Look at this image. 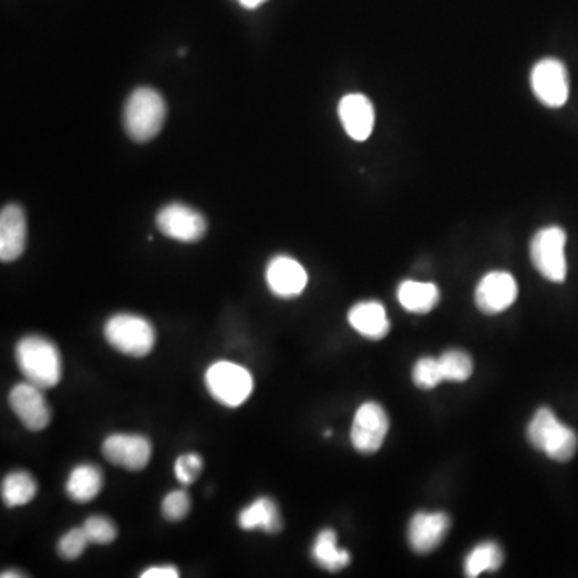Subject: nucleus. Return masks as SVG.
Masks as SVG:
<instances>
[{
	"label": "nucleus",
	"mask_w": 578,
	"mask_h": 578,
	"mask_svg": "<svg viewBox=\"0 0 578 578\" xmlns=\"http://www.w3.org/2000/svg\"><path fill=\"white\" fill-rule=\"evenodd\" d=\"M10 577H25V575L20 574V572H18V574H12V572H4V574H2V578H10Z\"/></svg>",
	"instance_id": "2f4dec72"
},
{
	"label": "nucleus",
	"mask_w": 578,
	"mask_h": 578,
	"mask_svg": "<svg viewBox=\"0 0 578 578\" xmlns=\"http://www.w3.org/2000/svg\"><path fill=\"white\" fill-rule=\"evenodd\" d=\"M209 394L225 407L237 408L253 392V376L237 363L217 362L206 371Z\"/></svg>",
	"instance_id": "423d86ee"
},
{
	"label": "nucleus",
	"mask_w": 578,
	"mask_h": 578,
	"mask_svg": "<svg viewBox=\"0 0 578 578\" xmlns=\"http://www.w3.org/2000/svg\"><path fill=\"white\" fill-rule=\"evenodd\" d=\"M238 524L243 530L259 529L267 534H278L281 530L280 509L272 498H257L253 505L238 514Z\"/></svg>",
	"instance_id": "a211bd4d"
},
{
	"label": "nucleus",
	"mask_w": 578,
	"mask_h": 578,
	"mask_svg": "<svg viewBox=\"0 0 578 578\" xmlns=\"http://www.w3.org/2000/svg\"><path fill=\"white\" fill-rule=\"evenodd\" d=\"M397 298L403 309L412 314H428L439 304L440 291L434 283L407 280L400 283Z\"/></svg>",
	"instance_id": "6ab92c4d"
},
{
	"label": "nucleus",
	"mask_w": 578,
	"mask_h": 578,
	"mask_svg": "<svg viewBox=\"0 0 578 578\" xmlns=\"http://www.w3.org/2000/svg\"><path fill=\"white\" fill-rule=\"evenodd\" d=\"M166 103L163 95L150 87H140L127 98L124 106V127L135 142L155 139L163 129Z\"/></svg>",
	"instance_id": "7ed1b4c3"
},
{
	"label": "nucleus",
	"mask_w": 578,
	"mask_h": 578,
	"mask_svg": "<svg viewBox=\"0 0 578 578\" xmlns=\"http://www.w3.org/2000/svg\"><path fill=\"white\" fill-rule=\"evenodd\" d=\"M527 439L532 447L559 463L572 460L578 448L574 429L562 424L550 408H540L535 413L527 426Z\"/></svg>",
	"instance_id": "f03ea898"
},
{
	"label": "nucleus",
	"mask_w": 578,
	"mask_h": 578,
	"mask_svg": "<svg viewBox=\"0 0 578 578\" xmlns=\"http://www.w3.org/2000/svg\"><path fill=\"white\" fill-rule=\"evenodd\" d=\"M103 487V474L94 465H79L71 471L66 492L71 500L78 503H89L97 497Z\"/></svg>",
	"instance_id": "aec40b11"
},
{
	"label": "nucleus",
	"mask_w": 578,
	"mask_h": 578,
	"mask_svg": "<svg viewBox=\"0 0 578 578\" xmlns=\"http://www.w3.org/2000/svg\"><path fill=\"white\" fill-rule=\"evenodd\" d=\"M312 558L318 566L328 572H338L351 562V554L349 551L339 550L336 532L331 529L322 530L315 538Z\"/></svg>",
	"instance_id": "412c9836"
},
{
	"label": "nucleus",
	"mask_w": 578,
	"mask_h": 578,
	"mask_svg": "<svg viewBox=\"0 0 578 578\" xmlns=\"http://www.w3.org/2000/svg\"><path fill=\"white\" fill-rule=\"evenodd\" d=\"M413 381H415L416 386L426 389V391L434 389L442 381H445L439 359L423 357V359L418 360L415 368H413Z\"/></svg>",
	"instance_id": "393cba45"
},
{
	"label": "nucleus",
	"mask_w": 578,
	"mask_h": 578,
	"mask_svg": "<svg viewBox=\"0 0 578 578\" xmlns=\"http://www.w3.org/2000/svg\"><path fill=\"white\" fill-rule=\"evenodd\" d=\"M201 469H203V458L196 453H188L177 458L174 473L180 484L190 485L200 477Z\"/></svg>",
	"instance_id": "c85d7f7f"
},
{
	"label": "nucleus",
	"mask_w": 578,
	"mask_h": 578,
	"mask_svg": "<svg viewBox=\"0 0 578 578\" xmlns=\"http://www.w3.org/2000/svg\"><path fill=\"white\" fill-rule=\"evenodd\" d=\"M530 86L535 97L548 108L566 105L570 94L567 68L558 58H543L532 68Z\"/></svg>",
	"instance_id": "0eeeda50"
},
{
	"label": "nucleus",
	"mask_w": 578,
	"mask_h": 578,
	"mask_svg": "<svg viewBox=\"0 0 578 578\" xmlns=\"http://www.w3.org/2000/svg\"><path fill=\"white\" fill-rule=\"evenodd\" d=\"M105 338L121 354L145 357L155 347L156 333L147 318L118 314L106 322Z\"/></svg>",
	"instance_id": "20e7f679"
},
{
	"label": "nucleus",
	"mask_w": 578,
	"mask_h": 578,
	"mask_svg": "<svg viewBox=\"0 0 578 578\" xmlns=\"http://www.w3.org/2000/svg\"><path fill=\"white\" fill-rule=\"evenodd\" d=\"M28 238V224L23 209L9 204L0 214V259L2 262L17 261L23 254Z\"/></svg>",
	"instance_id": "dca6fc26"
},
{
	"label": "nucleus",
	"mask_w": 578,
	"mask_h": 578,
	"mask_svg": "<svg viewBox=\"0 0 578 578\" xmlns=\"http://www.w3.org/2000/svg\"><path fill=\"white\" fill-rule=\"evenodd\" d=\"M17 363L26 381L41 389L57 386L62 379V355L44 336H26L17 346Z\"/></svg>",
	"instance_id": "f257e3e1"
},
{
	"label": "nucleus",
	"mask_w": 578,
	"mask_h": 578,
	"mask_svg": "<svg viewBox=\"0 0 578 578\" xmlns=\"http://www.w3.org/2000/svg\"><path fill=\"white\" fill-rule=\"evenodd\" d=\"M265 278L270 291L285 299L296 298L307 286L306 269L289 256L273 257L267 265Z\"/></svg>",
	"instance_id": "4468645a"
},
{
	"label": "nucleus",
	"mask_w": 578,
	"mask_h": 578,
	"mask_svg": "<svg viewBox=\"0 0 578 578\" xmlns=\"http://www.w3.org/2000/svg\"><path fill=\"white\" fill-rule=\"evenodd\" d=\"M439 363L445 381L463 383L473 375V359L466 352L458 351V349L444 352L440 355Z\"/></svg>",
	"instance_id": "b1692460"
},
{
	"label": "nucleus",
	"mask_w": 578,
	"mask_h": 578,
	"mask_svg": "<svg viewBox=\"0 0 578 578\" xmlns=\"http://www.w3.org/2000/svg\"><path fill=\"white\" fill-rule=\"evenodd\" d=\"M142 578H177L179 577V570L174 566H158L150 567V569L145 570Z\"/></svg>",
	"instance_id": "c756f323"
},
{
	"label": "nucleus",
	"mask_w": 578,
	"mask_h": 578,
	"mask_svg": "<svg viewBox=\"0 0 578 578\" xmlns=\"http://www.w3.org/2000/svg\"><path fill=\"white\" fill-rule=\"evenodd\" d=\"M237 2L243 9L256 10L259 9L261 5H264L267 0H237Z\"/></svg>",
	"instance_id": "7c9ffc66"
},
{
	"label": "nucleus",
	"mask_w": 578,
	"mask_h": 578,
	"mask_svg": "<svg viewBox=\"0 0 578 578\" xmlns=\"http://www.w3.org/2000/svg\"><path fill=\"white\" fill-rule=\"evenodd\" d=\"M86 532L90 543L94 545H110L114 542V538L118 535V530L114 526L113 521L108 517L92 516L84 522L82 526Z\"/></svg>",
	"instance_id": "a878e982"
},
{
	"label": "nucleus",
	"mask_w": 578,
	"mask_h": 578,
	"mask_svg": "<svg viewBox=\"0 0 578 578\" xmlns=\"http://www.w3.org/2000/svg\"><path fill=\"white\" fill-rule=\"evenodd\" d=\"M339 119L346 134L355 142L370 139L375 129V106L362 94H347L338 106Z\"/></svg>",
	"instance_id": "ddd939ff"
},
{
	"label": "nucleus",
	"mask_w": 578,
	"mask_h": 578,
	"mask_svg": "<svg viewBox=\"0 0 578 578\" xmlns=\"http://www.w3.org/2000/svg\"><path fill=\"white\" fill-rule=\"evenodd\" d=\"M519 288L513 275L508 272H490L479 281L476 288V306L487 315L505 312L516 302Z\"/></svg>",
	"instance_id": "f8f14e48"
},
{
	"label": "nucleus",
	"mask_w": 578,
	"mask_h": 578,
	"mask_svg": "<svg viewBox=\"0 0 578 578\" xmlns=\"http://www.w3.org/2000/svg\"><path fill=\"white\" fill-rule=\"evenodd\" d=\"M156 225L167 238L182 243L200 241L208 230L203 214L182 203L164 206L156 216Z\"/></svg>",
	"instance_id": "1a4fd4ad"
},
{
	"label": "nucleus",
	"mask_w": 578,
	"mask_h": 578,
	"mask_svg": "<svg viewBox=\"0 0 578 578\" xmlns=\"http://www.w3.org/2000/svg\"><path fill=\"white\" fill-rule=\"evenodd\" d=\"M566 243V232L556 225L538 230L530 241L532 264L546 280L553 283L566 281Z\"/></svg>",
	"instance_id": "39448f33"
},
{
	"label": "nucleus",
	"mask_w": 578,
	"mask_h": 578,
	"mask_svg": "<svg viewBox=\"0 0 578 578\" xmlns=\"http://www.w3.org/2000/svg\"><path fill=\"white\" fill-rule=\"evenodd\" d=\"M102 450L111 465L127 471H142L151 460V442L140 434H111Z\"/></svg>",
	"instance_id": "9d476101"
},
{
	"label": "nucleus",
	"mask_w": 578,
	"mask_h": 578,
	"mask_svg": "<svg viewBox=\"0 0 578 578\" xmlns=\"http://www.w3.org/2000/svg\"><path fill=\"white\" fill-rule=\"evenodd\" d=\"M389 416L383 405L376 402H365L355 413L352 423L351 440L357 452L371 455L383 447L384 439L389 432Z\"/></svg>",
	"instance_id": "6e6552de"
},
{
	"label": "nucleus",
	"mask_w": 578,
	"mask_h": 578,
	"mask_svg": "<svg viewBox=\"0 0 578 578\" xmlns=\"http://www.w3.org/2000/svg\"><path fill=\"white\" fill-rule=\"evenodd\" d=\"M503 551L497 543L485 542L477 545L465 561L466 577H479L489 570H498L503 564Z\"/></svg>",
	"instance_id": "5701e85b"
},
{
	"label": "nucleus",
	"mask_w": 578,
	"mask_h": 578,
	"mask_svg": "<svg viewBox=\"0 0 578 578\" xmlns=\"http://www.w3.org/2000/svg\"><path fill=\"white\" fill-rule=\"evenodd\" d=\"M37 493L34 477L26 471H15L5 477L2 482V500L9 508L28 505Z\"/></svg>",
	"instance_id": "4be33fe9"
},
{
	"label": "nucleus",
	"mask_w": 578,
	"mask_h": 578,
	"mask_svg": "<svg viewBox=\"0 0 578 578\" xmlns=\"http://www.w3.org/2000/svg\"><path fill=\"white\" fill-rule=\"evenodd\" d=\"M349 323L355 331L365 338L379 341L391 331V322L387 318L383 304L376 301H363L355 304L349 312Z\"/></svg>",
	"instance_id": "f3484780"
},
{
	"label": "nucleus",
	"mask_w": 578,
	"mask_h": 578,
	"mask_svg": "<svg viewBox=\"0 0 578 578\" xmlns=\"http://www.w3.org/2000/svg\"><path fill=\"white\" fill-rule=\"evenodd\" d=\"M190 506H192V501H190L188 493L185 490H174V492L167 493L161 509H163V516L166 517L167 521L179 522L188 516Z\"/></svg>",
	"instance_id": "cd10ccee"
},
{
	"label": "nucleus",
	"mask_w": 578,
	"mask_h": 578,
	"mask_svg": "<svg viewBox=\"0 0 578 578\" xmlns=\"http://www.w3.org/2000/svg\"><path fill=\"white\" fill-rule=\"evenodd\" d=\"M89 545V538L81 527V529H71L70 532H66L58 542L57 551L66 561H74V559L81 558Z\"/></svg>",
	"instance_id": "bb28decb"
},
{
	"label": "nucleus",
	"mask_w": 578,
	"mask_h": 578,
	"mask_svg": "<svg viewBox=\"0 0 578 578\" xmlns=\"http://www.w3.org/2000/svg\"><path fill=\"white\" fill-rule=\"evenodd\" d=\"M42 391L44 389L29 381L17 384L10 391V407L29 431H42L49 426L50 418H52Z\"/></svg>",
	"instance_id": "9b49d317"
},
{
	"label": "nucleus",
	"mask_w": 578,
	"mask_h": 578,
	"mask_svg": "<svg viewBox=\"0 0 578 578\" xmlns=\"http://www.w3.org/2000/svg\"><path fill=\"white\" fill-rule=\"evenodd\" d=\"M450 529V517L445 513H418L408 524V543L420 554L432 553L444 542Z\"/></svg>",
	"instance_id": "2eb2a0df"
}]
</instances>
